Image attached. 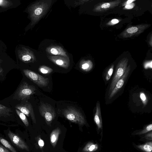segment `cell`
Returning a JSON list of instances; mask_svg holds the SVG:
<instances>
[{"mask_svg":"<svg viewBox=\"0 0 152 152\" xmlns=\"http://www.w3.org/2000/svg\"><path fill=\"white\" fill-rule=\"evenodd\" d=\"M52 1L41 0L30 5L28 8L31 25H35L46 14L51 6Z\"/></svg>","mask_w":152,"mask_h":152,"instance_id":"obj_1","label":"cell"},{"mask_svg":"<svg viewBox=\"0 0 152 152\" xmlns=\"http://www.w3.org/2000/svg\"><path fill=\"white\" fill-rule=\"evenodd\" d=\"M36 91L35 86L24 82L19 86L15 96L17 99L21 100L28 99L35 93Z\"/></svg>","mask_w":152,"mask_h":152,"instance_id":"obj_2","label":"cell"},{"mask_svg":"<svg viewBox=\"0 0 152 152\" xmlns=\"http://www.w3.org/2000/svg\"><path fill=\"white\" fill-rule=\"evenodd\" d=\"M63 114L69 121L80 125L85 124L86 121L81 113L73 107H69L63 111Z\"/></svg>","mask_w":152,"mask_h":152,"instance_id":"obj_3","label":"cell"},{"mask_svg":"<svg viewBox=\"0 0 152 152\" xmlns=\"http://www.w3.org/2000/svg\"><path fill=\"white\" fill-rule=\"evenodd\" d=\"M128 61L123 60L118 64L116 67L115 74L111 81L108 91V95L115 87L117 81L122 76L126 69Z\"/></svg>","mask_w":152,"mask_h":152,"instance_id":"obj_4","label":"cell"},{"mask_svg":"<svg viewBox=\"0 0 152 152\" xmlns=\"http://www.w3.org/2000/svg\"><path fill=\"white\" fill-rule=\"evenodd\" d=\"M39 109L40 114L45 118L47 124L50 125L56 115L53 108L48 104L42 103L39 106Z\"/></svg>","mask_w":152,"mask_h":152,"instance_id":"obj_5","label":"cell"},{"mask_svg":"<svg viewBox=\"0 0 152 152\" xmlns=\"http://www.w3.org/2000/svg\"><path fill=\"white\" fill-rule=\"evenodd\" d=\"M25 75L40 87H45L48 86L49 83V79L45 78L31 70L25 69L23 70Z\"/></svg>","mask_w":152,"mask_h":152,"instance_id":"obj_6","label":"cell"},{"mask_svg":"<svg viewBox=\"0 0 152 152\" xmlns=\"http://www.w3.org/2000/svg\"><path fill=\"white\" fill-rule=\"evenodd\" d=\"M17 53L19 59L24 63L33 62L36 60V57L33 52L27 48L21 47L18 50Z\"/></svg>","mask_w":152,"mask_h":152,"instance_id":"obj_7","label":"cell"},{"mask_svg":"<svg viewBox=\"0 0 152 152\" xmlns=\"http://www.w3.org/2000/svg\"><path fill=\"white\" fill-rule=\"evenodd\" d=\"M15 108L28 117L30 116L33 122L34 123H36V120L33 108L30 103L18 104L16 105Z\"/></svg>","mask_w":152,"mask_h":152,"instance_id":"obj_8","label":"cell"},{"mask_svg":"<svg viewBox=\"0 0 152 152\" xmlns=\"http://www.w3.org/2000/svg\"><path fill=\"white\" fill-rule=\"evenodd\" d=\"M130 70V66H129L126 68L123 75L117 81L114 88L109 95V99L113 97L123 86L129 75Z\"/></svg>","mask_w":152,"mask_h":152,"instance_id":"obj_9","label":"cell"},{"mask_svg":"<svg viewBox=\"0 0 152 152\" xmlns=\"http://www.w3.org/2000/svg\"><path fill=\"white\" fill-rule=\"evenodd\" d=\"M8 136L12 142L18 148L29 151L28 147L26 143L19 136L9 131Z\"/></svg>","mask_w":152,"mask_h":152,"instance_id":"obj_10","label":"cell"},{"mask_svg":"<svg viewBox=\"0 0 152 152\" xmlns=\"http://www.w3.org/2000/svg\"><path fill=\"white\" fill-rule=\"evenodd\" d=\"M48 58L57 65L65 69L67 68L70 64L69 57L62 56H49Z\"/></svg>","mask_w":152,"mask_h":152,"instance_id":"obj_11","label":"cell"},{"mask_svg":"<svg viewBox=\"0 0 152 152\" xmlns=\"http://www.w3.org/2000/svg\"><path fill=\"white\" fill-rule=\"evenodd\" d=\"M47 52L50 54L68 57L66 52L61 47L52 46L47 48Z\"/></svg>","mask_w":152,"mask_h":152,"instance_id":"obj_12","label":"cell"},{"mask_svg":"<svg viewBox=\"0 0 152 152\" xmlns=\"http://www.w3.org/2000/svg\"><path fill=\"white\" fill-rule=\"evenodd\" d=\"M94 120L96 123L98 130L102 128V119L101 115L100 105L98 102H97L96 106V111Z\"/></svg>","mask_w":152,"mask_h":152,"instance_id":"obj_13","label":"cell"},{"mask_svg":"<svg viewBox=\"0 0 152 152\" xmlns=\"http://www.w3.org/2000/svg\"><path fill=\"white\" fill-rule=\"evenodd\" d=\"M61 130L59 128L53 130L50 135V141L53 147H55L57 143Z\"/></svg>","mask_w":152,"mask_h":152,"instance_id":"obj_14","label":"cell"},{"mask_svg":"<svg viewBox=\"0 0 152 152\" xmlns=\"http://www.w3.org/2000/svg\"><path fill=\"white\" fill-rule=\"evenodd\" d=\"M98 148L97 144L89 142L83 148V151L84 152H91L96 151Z\"/></svg>","mask_w":152,"mask_h":152,"instance_id":"obj_15","label":"cell"},{"mask_svg":"<svg viewBox=\"0 0 152 152\" xmlns=\"http://www.w3.org/2000/svg\"><path fill=\"white\" fill-rule=\"evenodd\" d=\"M136 147L145 152H152V142H148L142 145H137Z\"/></svg>","mask_w":152,"mask_h":152,"instance_id":"obj_16","label":"cell"},{"mask_svg":"<svg viewBox=\"0 0 152 152\" xmlns=\"http://www.w3.org/2000/svg\"><path fill=\"white\" fill-rule=\"evenodd\" d=\"M80 68L83 71L88 72L90 71L92 67V64L89 61L81 62L80 65Z\"/></svg>","mask_w":152,"mask_h":152,"instance_id":"obj_17","label":"cell"},{"mask_svg":"<svg viewBox=\"0 0 152 152\" xmlns=\"http://www.w3.org/2000/svg\"><path fill=\"white\" fill-rule=\"evenodd\" d=\"M0 142L11 152H18L7 140L0 137Z\"/></svg>","mask_w":152,"mask_h":152,"instance_id":"obj_18","label":"cell"},{"mask_svg":"<svg viewBox=\"0 0 152 152\" xmlns=\"http://www.w3.org/2000/svg\"><path fill=\"white\" fill-rule=\"evenodd\" d=\"M11 112L10 108L0 104V116H9Z\"/></svg>","mask_w":152,"mask_h":152,"instance_id":"obj_19","label":"cell"},{"mask_svg":"<svg viewBox=\"0 0 152 152\" xmlns=\"http://www.w3.org/2000/svg\"><path fill=\"white\" fill-rule=\"evenodd\" d=\"M15 111L25 125L27 126H28L29 125V123L25 115L17 109H16Z\"/></svg>","mask_w":152,"mask_h":152,"instance_id":"obj_20","label":"cell"},{"mask_svg":"<svg viewBox=\"0 0 152 152\" xmlns=\"http://www.w3.org/2000/svg\"><path fill=\"white\" fill-rule=\"evenodd\" d=\"M39 71L41 73L43 74H49L53 71L52 69L45 66H42L39 68Z\"/></svg>","mask_w":152,"mask_h":152,"instance_id":"obj_21","label":"cell"},{"mask_svg":"<svg viewBox=\"0 0 152 152\" xmlns=\"http://www.w3.org/2000/svg\"><path fill=\"white\" fill-rule=\"evenodd\" d=\"M13 4L12 1L10 0H0V7L6 8L9 7Z\"/></svg>","mask_w":152,"mask_h":152,"instance_id":"obj_22","label":"cell"},{"mask_svg":"<svg viewBox=\"0 0 152 152\" xmlns=\"http://www.w3.org/2000/svg\"><path fill=\"white\" fill-rule=\"evenodd\" d=\"M152 130V124H151L148 125L145 128L140 131L137 133L136 134H143L147 132L151 131Z\"/></svg>","mask_w":152,"mask_h":152,"instance_id":"obj_23","label":"cell"},{"mask_svg":"<svg viewBox=\"0 0 152 152\" xmlns=\"http://www.w3.org/2000/svg\"><path fill=\"white\" fill-rule=\"evenodd\" d=\"M113 66H112L109 69L106 75V80L107 81L109 80L110 78L111 77L113 73Z\"/></svg>","mask_w":152,"mask_h":152,"instance_id":"obj_24","label":"cell"},{"mask_svg":"<svg viewBox=\"0 0 152 152\" xmlns=\"http://www.w3.org/2000/svg\"><path fill=\"white\" fill-rule=\"evenodd\" d=\"M138 28L137 27H132L128 28L126 31L129 34H132L135 33L138 31Z\"/></svg>","mask_w":152,"mask_h":152,"instance_id":"obj_25","label":"cell"},{"mask_svg":"<svg viewBox=\"0 0 152 152\" xmlns=\"http://www.w3.org/2000/svg\"><path fill=\"white\" fill-rule=\"evenodd\" d=\"M111 4L109 3H105L102 4L101 6V7L103 9H107L109 8Z\"/></svg>","mask_w":152,"mask_h":152,"instance_id":"obj_26","label":"cell"},{"mask_svg":"<svg viewBox=\"0 0 152 152\" xmlns=\"http://www.w3.org/2000/svg\"><path fill=\"white\" fill-rule=\"evenodd\" d=\"M0 152H11L5 147L0 144Z\"/></svg>","mask_w":152,"mask_h":152,"instance_id":"obj_27","label":"cell"},{"mask_svg":"<svg viewBox=\"0 0 152 152\" xmlns=\"http://www.w3.org/2000/svg\"><path fill=\"white\" fill-rule=\"evenodd\" d=\"M38 143L39 146L41 148H42L44 146V142L40 138H39V139L38 141Z\"/></svg>","mask_w":152,"mask_h":152,"instance_id":"obj_28","label":"cell"},{"mask_svg":"<svg viewBox=\"0 0 152 152\" xmlns=\"http://www.w3.org/2000/svg\"><path fill=\"white\" fill-rule=\"evenodd\" d=\"M135 5L134 3H131L130 4H127L125 6V8L127 9H130L133 8Z\"/></svg>","mask_w":152,"mask_h":152,"instance_id":"obj_29","label":"cell"},{"mask_svg":"<svg viewBox=\"0 0 152 152\" xmlns=\"http://www.w3.org/2000/svg\"><path fill=\"white\" fill-rule=\"evenodd\" d=\"M145 138L147 140H152V132L146 134L145 136Z\"/></svg>","mask_w":152,"mask_h":152,"instance_id":"obj_30","label":"cell"},{"mask_svg":"<svg viewBox=\"0 0 152 152\" xmlns=\"http://www.w3.org/2000/svg\"><path fill=\"white\" fill-rule=\"evenodd\" d=\"M141 99L143 101H145L146 99V96L145 94L143 93H141L140 95Z\"/></svg>","mask_w":152,"mask_h":152,"instance_id":"obj_31","label":"cell"},{"mask_svg":"<svg viewBox=\"0 0 152 152\" xmlns=\"http://www.w3.org/2000/svg\"><path fill=\"white\" fill-rule=\"evenodd\" d=\"M111 22L113 24H116L119 22L118 20L116 19H113L111 21Z\"/></svg>","mask_w":152,"mask_h":152,"instance_id":"obj_32","label":"cell"},{"mask_svg":"<svg viewBox=\"0 0 152 152\" xmlns=\"http://www.w3.org/2000/svg\"><path fill=\"white\" fill-rule=\"evenodd\" d=\"M135 1V0H128L126 2V3H127V4H130L132 3V2H133L134 1Z\"/></svg>","mask_w":152,"mask_h":152,"instance_id":"obj_33","label":"cell"},{"mask_svg":"<svg viewBox=\"0 0 152 152\" xmlns=\"http://www.w3.org/2000/svg\"><path fill=\"white\" fill-rule=\"evenodd\" d=\"M1 72V71L0 70V73Z\"/></svg>","mask_w":152,"mask_h":152,"instance_id":"obj_34","label":"cell"}]
</instances>
